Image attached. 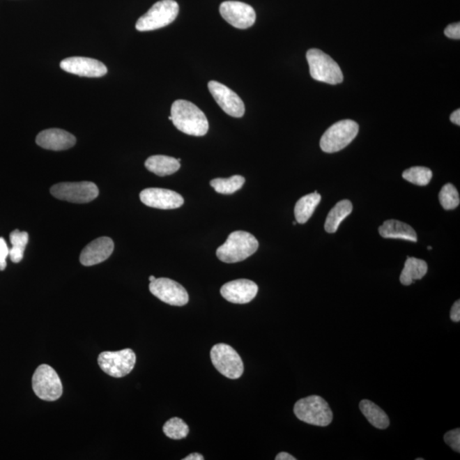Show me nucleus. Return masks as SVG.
Returning a JSON list of instances; mask_svg holds the SVG:
<instances>
[{"mask_svg":"<svg viewBox=\"0 0 460 460\" xmlns=\"http://www.w3.org/2000/svg\"><path fill=\"white\" fill-rule=\"evenodd\" d=\"M136 354L130 348L120 351H105L99 355L98 362L101 369L114 378H122L133 370Z\"/></svg>","mask_w":460,"mask_h":460,"instance_id":"nucleus-8","label":"nucleus"},{"mask_svg":"<svg viewBox=\"0 0 460 460\" xmlns=\"http://www.w3.org/2000/svg\"><path fill=\"white\" fill-rule=\"evenodd\" d=\"M60 67L69 74L89 78H98L107 75V68L101 61L89 57H68L61 61Z\"/></svg>","mask_w":460,"mask_h":460,"instance_id":"nucleus-14","label":"nucleus"},{"mask_svg":"<svg viewBox=\"0 0 460 460\" xmlns=\"http://www.w3.org/2000/svg\"><path fill=\"white\" fill-rule=\"evenodd\" d=\"M32 385L34 393L41 400L56 401L63 394V383L59 374L52 367L46 364L38 367L34 371Z\"/></svg>","mask_w":460,"mask_h":460,"instance_id":"nucleus-7","label":"nucleus"},{"mask_svg":"<svg viewBox=\"0 0 460 460\" xmlns=\"http://www.w3.org/2000/svg\"><path fill=\"white\" fill-rule=\"evenodd\" d=\"M178 13L179 6L174 0H161L138 19L136 29L146 32L164 28L175 21Z\"/></svg>","mask_w":460,"mask_h":460,"instance_id":"nucleus-5","label":"nucleus"},{"mask_svg":"<svg viewBox=\"0 0 460 460\" xmlns=\"http://www.w3.org/2000/svg\"><path fill=\"white\" fill-rule=\"evenodd\" d=\"M259 286L255 282L247 279H236L224 284L221 295L233 304L244 305L251 302L256 296Z\"/></svg>","mask_w":460,"mask_h":460,"instance_id":"nucleus-16","label":"nucleus"},{"mask_svg":"<svg viewBox=\"0 0 460 460\" xmlns=\"http://www.w3.org/2000/svg\"><path fill=\"white\" fill-rule=\"evenodd\" d=\"M220 10L222 17L236 29H247L256 21L255 10L247 3L225 1L221 3Z\"/></svg>","mask_w":460,"mask_h":460,"instance_id":"nucleus-12","label":"nucleus"},{"mask_svg":"<svg viewBox=\"0 0 460 460\" xmlns=\"http://www.w3.org/2000/svg\"><path fill=\"white\" fill-rule=\"evenodd\" d=\"M163 431L169 438L180 440L185 438L190 433V428L180 417H172L164 424Z\"/></svg>","mask_w":460,"mask_h":460,"instance_id":"nucleus-27","label":"nucleus"},{"mask_svg":"<svg viewBox=\"0 0 460 460\" xmlns=\"http://www.w3.org/2000/svg\"><path fill=\"white\" fill-rule=\"evenodd\" d=\"M171 116L176 128L187 135L202 137L208 132L209 123L206 114L186 100H176L174 102Z\"/></svg>","mask_w":460,"mask_h":460,"instance_id":"nucleus-1","label":"nucleus"},{"mask_svg":"<svg viewBox=\"0 0 460 460\" xmlns=\"http://www.w3.org/2000/svg\"><path fill=\"white\" fill-rule=\"evenodd\" d=\"M114 249L112 239L109 237H100L83 249L80 254V263L84 266H93L105 262L112 254Z\"/></svg>","mask_w":460,"mask_h":460,"instance_id":"nucleus-17","label":"nucleus"},{"mask_svg":"<svg viewBox=\"0 0 460 460\" xmlns=\"http://www.w3.org/2000/svg\"><path fill=\"white\" fill-rule=\"evenodd\" d=\"M309 72L317 82L337 84L343 82L344 75L339 64L331 56L318 49H310L306 54Z\"/></svg>","mask_w":460,"mask_h":460,"instance_id":"nucleus-4","label":"nucleus"},{"mask_svg":"<svg viewBox=\"0 0 460 460\" xmlns=\"http://www.w3.org/2000/svg\"><path fill=\"white\" fill-rule=\"evenodd\" d=\"M402 178L406 181L419 186H425L431 182L432 171L427 167H414L406 170Z\"/></svg>","mask_w":460,"mask_h":460,"instance_id":"nucleus-28","label":"nucleus"},{"mask_svg":"<svg viewBox=\"0 0 460 460\" xmlns=\"http://www.w3.org/2000/svg\"><path fill=\"white\" fill-rule=\"evenodd\" d=\"M359 132V125L351 120L335 123L325 130L321 137L320 146L322 151L332 153L342 151L355 139Z\"/></svg>","mask_w":460,"mask_h":460,"instance_id":"nucleus-6","label":"nucleus"},{"mask_svg":"<svg viewBox=\"0 0 460 460\" xmlns=\"http://www.w3.org/2000/svg\"><path fill=\"white\" fill-rule=\"evenodd\" d=\"M445 36L452 40H459L460 38V24L459 22L452 23L448 25L444 31Z\"/></svg>","mask_w":460,"mask_h":460,"instance_id":"nucleus-32","label":"nucleus"},{"mask_svg":"<svg viewBox=\"0 0 460 460\" xmlns=\"http://www.w3.org/2000/svg\"><path fill=\"white\" fill-rule=\"evenodd\" d=\"M432 247H428V250H431Z\"/></svg>","mask_w":460,"mask_h":460,"instance_id":"nucleus-38","label":"nucleus"},{"mask_svg":"<svg viewBox=\"0 0 460 460\" xmlns=\"http://www.w3.org/2000/svg\"><path fill=\"white\" fill-rule=\"evenodd\" d=\"M259 247L258 240L252 233L235 231L230 233L227 240L217 249L216 254L222 262L239 263L254 254Z\"/></svg>","mask_w":460,"mask_h":460,"instance_id":"nucleus-2","label":"nucleus"},{"mask_svg":"<svg viewBox=\"0 0 460 460\" xmlns=\"http://www.w3.org/2000/svg\"><path fill=\"white\" fill-rule=\"evenodd\" d=\"M210 359L213 366L225 377L237 379L243 374V360L231 346L226 344L214 345L210 351Z\"/></svg>","mask_w":460,"mask_h":460,"instance_id":"nucleus-9","label":"nucleus"},{"mask_svg":"<svg viewBox=\"0 0 460 460\" xmlns=\"http://www.w3.org/2000/svg\"><path fill=\"white\" fill-rule=\"evenodd\" d=\"M141 201L153 208L169 210L179 208L183 205L181 194L175 191L159 187H149L141 192Z\"/></svg>","mask_w":460,"mask_h":460,"instance_id":"nucleus-15","label":"nucleus"},{"mask_svg":"<svg viewBox=\"0 0 460 460\" xmlns=\"http://www.w3.org/2000/svg\"><path fill=\"white\" fill-rule=\"evenodd\" d=\"M439 201L445 210L457 208L460 202L457 189L452 183H447L440 191Z\"/></svg>","mask_w":460,"mask_h":460,"instance_id":"nucleus-29","label":"nucleus"},{"mask_svg":"<svg viewBox=\"0 0 460 460\" xmlns=\"http://www.w3.org/2000/svg\"><path fill=\"white\" fill-rule=\"evenodd\" d=\"M155 279L156 278L153 275L149 276V282H151L155 281Z\"/></svg>","mask_w":460,"mask_h":460,"instance_id":"nucleus-37","label":"nucleus"},{"mask_svg":"<svg viewBox=\"0 0 460 460\" xmlns=\"http://www.w3.org/2000/svg\"><path fill=\"white\" fill-rule=\"evenodd\" d=\"M427 271L428 266L425 261L408 256L401 271L400 282L404 286L411 285L416 279L423 278Z\"/></svg>","mask_w":460,"mask_h":460,"instance_id":"nucleus-22","label":"nucleus"},{"mask_svg":"<svg viewBox=\"0 0 460 460\" xmlns=\"http://www.w3.org/2000/svg\"><path fill=\"white\" fill-rule=\"evenodd\" d=\"M208 89L215 101L226 114L235 118L243 116L245 111V105L236 92L215 80L208 83Z\"/></svg>","mask_w":460,"mask_h":460,"instance_id":"nucleus-13","label":"nucleus"},{"mask_svg":"<svg viewBox=\"0 0 460 460\" xmlns=\"http://www.w3.org/2000/svg\"><path fill=\"white\" fill-rule=\"evenodd\" d=\"M203 455L198 454V452H194L189 456H187L186 458H184L183 460H204Z\"/></svg>","mask_w":460,"mask_h":460,"instance_id":"nucleus-36","label":"nucleus"},{"mask_svg":"<svg viewBox=\"0 0 460 460\" xmlns=\"http://www.w3.org/2000/svg\"><path fill=\"white\" fill-rule=\"evenodd\" d=\"M10 249L8 247L6 241L0 237V271L6 270L7 266L6 259L9 256Z\"/></svg>","mask_w":460,"mask_h":460,"instance_id":"nucleus-31","label":"nucleus"},{"mask_svg":"<svg viewBox=\"0 0 460 460\" xmlns=\"http://www.w3.org/2000/svg\"><path fill=\"white\" fill-rule=\"evenodd\" d=\"M54 197L72 203H88L98 197L99 190L94 183H61L52 187Z\"/></svg>","mask_w":460,"mask_h":460,"instance_id":"nucleus-10","label":"nucleus"},{"mask_svg":"<svg viewBox=\"0 0 460 460\" xmlns=\"http://www.w3.org/2000/svg\"><path fill=\"white\" fill-rule=\"evenodd\" d=\"M451 320L454 322L460 321V301H456L452 305L450 312Z\"/></svg>","mask_w":460,"mask_h":460,"instance_id":"nucleus-33","label":"nucleus"},{"mask_svg":"<svg viewBox=\"0 0 460 460\" xmlns=\"http://www.w3.org/2000/svg\"><path fill=\"white\" fill-rule=\"evenodd\" d=\"M299 420L316 427H325L332 423L333 414L327 401L319 396L302 398L294 406Z\"/></svg>","mask_w":460,"mask_h":460,"instance_id":"nucleus-3","label":"nucleus"},{"mask_svg":"<svg viewBox=\"0 0 460 460\" xmlns=\"http://www.w3.org/2000/svg\"><path fill=\"white\" fill-rule=\"evenodd\" d=\"M36 144L48 151H61L74 147L76 138L71 133L61 129H48L36 137Z\"/></svg>","mask_w":460,"mask_h":460,"instance_id":"nucleus-18","label":"nucleus"},{"mask_svg":"<svg viewBox=\"0 0 460 460\" xmlns=\"http://www.w3.org/2000/svg\"><path fill=\"white\" fill-rule=\"evenodd\" d=\"M450 121L454 123V124L460 125V110H455L454 113L451 114Z\"/></svg>","mask_w":460,"mask_h":460,"instance_id":"nucleus-35","label":"nucleus"},{"mask_svg":"<svg viewBox=\"0 0 460 460\" xmlns=\"http://www.w3.org/2000/svg\"><path fill=\"white\" fill-rule=\"evenodd\" d=\"M321 201V194L317 192L305 195L296 203L294 208L295 218L298 224H304L312 217L314 210Z\"/></svg>","mask_w":460,"mask_h":460,"instance_id":"nucleus-21","label":"nucleus"},{"mask_svg":"<svg viewBox=\"0 0 460 460\" xmlns=\"http://www.w3.org/2000/svg\"><path fill=\"white\" fill-rule=\"evenodd\" d=\"M379 233L385 239H401L417 243L415 230L411 226L398 220H387L379 227Z\"/></svg>","mask_w":460,"mask_h":460,"instance_id":"nucleus-19","label":"nucleus"},{"mask_svg":"<svg viewBox=\"0 0 460 460\" xmlns=\"http://www.w3.org/2000/svg\"><path fill=\"white\" fill-rule=\"evenodd\" d=\"M352 203L348 199H344V201L337 203L336 206L330 210L327 220H325V231L330 233H335L341 222L352 213Z\"/></svg>","mask_w":460,"mask_h":460,"instance_id":"nucleus-24","label":"nucleus"},{"mask_svg":"<svg viewBox=\"0 0 460 460\" xmlns=\"http://www.w3.org/2000/svg\"><path fill=\"white\" fill-rule=\"evenodd\" d=\"M29 240V233L26 232H21L20 230L15 229L10 233V240L13 247L10 249L9 256L13 263L21 262Z\"/></svg>","mask_w":460,"mask_h":460,"instance_id":"nucleus-25","label":"nucleus"},{"mask_svg":"<svg viewBox=\"0 0 460 460\" xmlns=\"http://www.w3.org/2000/svg\"><path fill=\"white\" fill-rule=\"evenodd\" d=\"M444 440L455 452H460V429L459 428L447 432L444 436Z\"/></svg>","mask_w":460,"mask_h":460,"instance_id":"nucleus-30","label":"nucleus"},{"mask_svg":"<svg viewBox=\"0 0 460 460\" xmlns=\"http://www.w3.org/2000/svg\"><path fill=\"white\" fill-rule=\"evenodd\" d=\"M245 182V179L243 176L235 175L229 178L213 179L210 184L217 193L231 194L240 190Z\"/></svg>","mask_w":460,"mask_h":460,"instance_id":"nucleus-26","label":"nucleus"},{"mask_svg":"<svg viewBox=\"0 0 460 460\" xmlns=\"http://www.w3.org/2000/svg\"><path fill=\"white\" fill-rule=\"evenodd\" d=\"M145 167L153 174L164 176L178 171L180 168V162L170 156L153 155L145 161Z\"/></svg>","mask_w":460,"mask_h":460,"instance_id":"nucleus-20","label":"nucleus"},{"mask_svg":"<svg viewBox=\"0 0 460 460\" xmlns=\"http://www.w3.org/2000/svg\"><path fill=\"white\" fill-rule=\"evenodd\" d=\"M360 410L375 428L385 429L390 427L388 415L373 401L362 400L360 402Z\"/></svg>","mask_w":460,"mask_h":460,"instance_id":"nucleus-23","label":"nucleus"},{"mask_svg":"<svg viewBox=\"0 0 460 460\" xmlns=\"http://www.w3.org/2000/svg\"><path fill=\"white\" fill-rule=\"evenodd\" d=\"M276 460H296V458H294L293 455L287 454L286 452H279V454L276 456Z\"/></svg>","mask_w":460,"mask_h":460,"instance_id":"nucleus-34","label":"nucleus"},{"mask_svg":"<svg viewBox=\"0 0 460 460\" xmlns=\"http://www.w3.org/2000/svg\"><path fill=\"white\" fill-rule=\"evenodd\" d=\"M153 296L172 306H183L189 302V294L182 285L168 278H158L149 284Z\"/></svg>","mask_w":460,"mask_h":460,"instance_id":"nucleus-11","label":"nucleus"}]
</instances>
